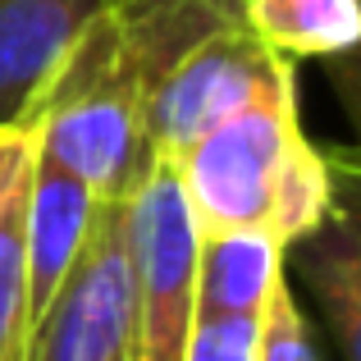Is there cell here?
I'll return each mask as SVG.
<instances>
[{
    "label": "cell",
    "mask_w": 361,
    "mask_h": 361,
    "mask_svg": "<svg viewBox=\"0 0 361 361\" xmlns=\"http://www.w3.org/2000/svg\"><path fill=\"white\" fill-rule=\"evenodd\" d=\"M133 325L128 361H183L197 325V215L174 160H156L123 206Z\"/></svg>",
    "instance_id": "2"
},
{
    "label": "cell",
    "mask_w": 361,
    "mask_h": 361,
    "mask_svg": "<svg viewBox=\"0 0 361 361\" xmlns=\"http://www.w3.org/2000/svg\"><path fill=\"white\" fill-rule=\"evenodd\" d=\"M283 252L298 256L307 283L316 288L320 307H325V320L334 325V338L343 348L348 361H357V307H361V279H357V265H361V252H357V224H353V211L348 202L329 215L320 229H311L307 238H298Z\"/></svg>",
    "instance_id": "10"
},
{
    "label": "cell",
    "mask_w": 361,
    "mask_h": 361,
    "mask_svg": "<svg viewBox=\"0 0 361 361\" xmlns=\"http://www.w3.org/2000/svg\"><path fill=\"white\" fill-rule=\"evenodd\" d=\"M247 27L283 60H334L361 42V0H247Z\"/></svg>",
    "instance_id": "9"
},
{
    "label": "cell",
    "mask_w": 361,
    "mask_h": 361,
    "mask_svg": "<svg viewBox=\"0 0 361 361\" xmlns=\"http://www.w3.org/2000/svg\"><path fill=\"white\" fill-rule=\"evenodd\" d=\"M256 334H261V316L197 320L183 361H256Z\"/></svg>",
    "instance_id": "13"
},
{
    "label": "cell",
    "mask_w": 361,
    "mask_h": 361,
    "mask_svg": "<svg viewBox=\"0 0 361 361\" xmlns=\"http://www.w3.org/2000/svg\"><path fill=\"white\" fill-rule=\"evenodd\" d=\"M293 87V60L274 55L247 23L224 27L142 92L147 142L156 160H178L215 123Z\"/></svg>",
    "instance_id": "4"
},
{
    "label": "cell",
    "mask_w": 361,
    "mask_h": 361,
    "mask_svg": "<svg viewBox=\"0 0 361 361\" xmlns=\"http://www.w3.org/2000/svg\"><path fill=\"white\" fill-rule=\"evenodd\" d=\"M32 165V133L27 128H5L0 133V206L14 197V188L27 178Z\"/></svg>",
    "instance_id": "14"
},
{
    "label": "cell",
    "mask_w": 361,
    "mask_h": 361,
    "mask_svg": "<svg viewBox=\"0 0 361 361\" xmlns=\"http://www.w3.org/2000/svg\"><path fill=\"white\" fill-rule=\"evenodd\" d=\"M119 361H128V353H123V357H119Z\"/></svg>",
    "instance_id": "15"
},
{
    "label": "cell",
    "mask_w": 361,
    "mask_h": 361,
    "mask_svg": "<svg viewBox=\"0 0 361 361\" xmlns=\"http://www.w3.org/2000/svg\"><path fill=\"white\" fill-rule=\"evenodd\" d=\"M23 192L27 178L0 206V361H18L23 348Z\"/></svg>",
    "instance_id": "11"
},
{
    "label": "cell",
    "mask_w": 361,
    "mask_h": 361,
    "mask_svg": "<svg viewBox=\"0 0 361 361\" xmlns=\"http://www.w3.org/2000/svg\"><path fill=\"white\" fill-rule=\"evenodd\" d=\"M283 274V247L265 229L202 233L197 243V320L261 316L274 279Z\"/></svg>",
    "instance_id": "8"
},
{
    "label": "cell",
    "mask_w": 361,
    "mask_h": 361,
    "mask_svg": "<svg viewBox=\"0 0 361 361\" xmlns=\"http://www.w3.org/2000/svg\"><path fill=\"white\" fill-rule=\"evenodd\" d=\"M298 142H302L298 87L256 101L224 123H215L206 137H197L174 160L188 206L197 215V229L202 233L265 229L283 165H288Z\"/></svg>",
    "instance_id": "3"
},
{
    "label": "cell",
    "mask_w": 361,
    "mask_h": 361,
    "mask_svg": "<svg viewBox=\"0 0 361 361\" xmlns=\"http://www.w3.org/2000/svg\"><path fill=\"white\" fill-rule=\"evenodd\" d=\"M128 202H101L92 238L69 270L60 298L27 334L18 361H119L128 353L133 279H128Z\"/></svg>",
    "instance_id": "5"
},
{
    "label": "cell",
    "mask_w": 361,
    "mask_h": 361,
    "mask_svg": "<svg viewBox=\"0 0 361 361\" xmlns=\"http://www.w3.org/2000/svg\"><path fill=\"white\" fill-rule=\"evenodd\" d=\"M256 361H320L311 325L293 298L288 279H274L270 298L261 307V334H256Z\"/></svg>",
    "instance_id": "12"
},
{
    "label": "cell",
    "mask_w": 361,
    "mask_h": 361,
    "mask_svg": "<svg viewBox=\"0 0 361 361\" xmlns=\"http://www.w3.org/2000/svg\"><path fill=\"white\" fill-rule=\"evenodd\" d=\"M97 211L101 202L92 197V188H82L69 169H60L32 147L23 192V343L42 325L51 302L60 298L69 270L78 265L82 247L92 238V224H97Z\"/></svg>",
    "instance_id": "6"
},
{
    "label": "cell",
    "mask_w": 361,
    "mask_h": 361,
    "mask_svg": "<svg viewBox=\"0 0 361 361\" xmlns=\"http://www.w3.org/2000/svg\"><path fill=\"white\" fill-rule=\"evenodd\" d=\"M106 9L110 0H0V133L23 128L69 46Z\"/></svg>",
    "instance_id": "7"
},
{
    "label": "cell",
    "mask_w": 361,
    "mask_h": 361,
    "mask_svg": "<svg viewBox=\"0 0 361 361\" xmlns=\"http://www.w3.org/2000/svg\"><path fill=\"white\" fill-rule=\"evenodd\" d=\"M32 147L69 169L97 202H128L147 183L156 151L142 123V87L110 9L69 46L27 110Z\"/></svg>",
    "instance_id": "1"
}]
</instances>
